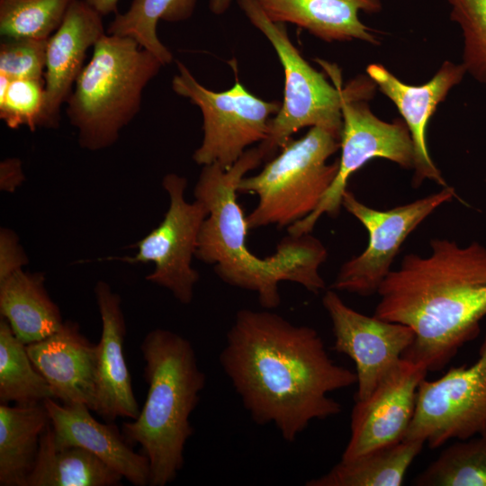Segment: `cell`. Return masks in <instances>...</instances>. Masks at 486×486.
Listing matches in <instances>:
<instances>
[{
    "instance_id": "cell-11",
    "label": "cell",
    "mask_w": 486,
    "mask_h": 486,
    "mask_svg": "<svg viewBox=\"0 0 486 486\" xmlns=\"http://www.w3.org/2000/svg\"><path fill=\"white\" fill-rule=\"evenodd\" d=\"M486 432V333L478 358L451 367L436 380L419 384L415 412L404 439L437 448L450 439Z\"/></svg>"
},
{
    "instance_id": "cell-2",
    "label": "cell",
    "mask_w": 486,
    "mask_h": 486,
    "mask_svg": "<svg viewBox=\"0 0 486 486\" xmlns=\"http://www.w3.org/2000/svg\"><path fill=\"white\" fill-rule=\"evenodd\" d=\"M427 256L407 254L377 293L379 319L404 324L415 334L403 358L428 371L443 369L476 338L486 317V247L433 238Z\"/></svg>"
},
{
    "instance_id": "cell-1",
    "label": "cell",
    "mask_w": 486,
    "mask_h": 486,
    "mask_svg": "<svg viewBox=\"0 0 486 486\" xmlns=\"http://www.w3.org/2000/svg\"><path fill=\"white\" fill-rule=\"evenodd\" d=\"M220 363L254 422L273 423L290 443L312 420L338 414L328 394L357 381L329 357L316 329L268 310L236 313Z\"/></svg>"
},
{
    "instance_id": "cell-28",
    "label": "cell",
    "mask_w": 486,
    "mask_h": 486,
    "mask_svg": "<svg viewBox=\"0 0 486 486\" xmlns=\"http://www.w3.org/2000/svg\"><path fill=\"white\" fill-rule=\"evenodd\" d=\"M72 0H0V33L5 39L48 40Z\"/></svg>"
},
{
    "instance_id": "cell-8",
    "label": "cell",
    "mask_w": 486,
    "mask_h": 486,
    "mask_svg": "<svg viewBox=\"0 0 486 486\" xmlns=\"http://www.w3.org/2000/svg\"><path fill=\"white\" fill-rule=\"evenodd\" d=\"M345 87L341 104V155L337 176L314 212L288 227V234L310 233L323 214L337 217L350 176L369 160L379 158L406 169L414 167L413 141L404 121L384 122L375 116L368 105V100L377 88L371 77L360 76Z\"/></svg>"
},
{
    "instance_id": "cell-7",
    "label": "cell",
    "mask_w": 486,
    "mask_h": 486,
    "mask_svg": "<svg viewBox=\"0 0 486 486\" xmlns=\"http://www.w3.org/2000/svg\"><path fill=\"white\" fill-rule=\"evenodd\" d=\"M248 21L272 44L284 76V99L272 118L267 138L257 146L264 161L276 156L305 127H321L341 137V104L346 93L341 72L335 64L318 59L331 77L314 69L291 41L284 23L271 21L256 0H236Z\"/></svg>"
},
{
    "instance_id": "cell-34",
    "label": "cell",
    "mask_w": 486,
    "mask_h": 486,
    "mask_svg": "<svg viewBox=\"0 0 486 486\" xmlns=\"http://www.w3.org/2000/svg\"><path fill=\"white\" fill-rule=\"evenodd\" d=\"M101 15H105L117 11L119 0H85Z\"/></svg>"
},
{
    "instance_id": "cell-18",
    "label": "cell",
    "mask_w": 486,
    "mask_h": 486,
    "mask_svg": "<svg viewBox=\"0 0 486 486\" xmlns=\"http://www.w3.org/2000/svg\"><path fill=\"white\" fill-rule=\"evenodd\" d=\"M44 405L57 448L82 447L96 455L130 483L136 486L149 485L148 457L134 452L116 426L97 421L85 404L60 405L54 399H47Z\"/></svg>"
},
{
    "instance_id": "cell-10",
    "label": "cell",
    "mask_w": 486,
    "mask_h": 486,
    "mask_svg": "<svg viewBox=\"0 0 486 486\" xmlns=\"http://www.w3.org/2000/svg\"><path fill=\"white\" fill-rule=\"evenodd\" d=\"M454 197V188L447 184L432 194L380 211L363 203L346 189L342 207L365 228L368 244L361 254L340 266L330 288L360 296L377 293L406 238L437 208Z\"/></svg>"
},
{
    "instance_id": "cell-4",
    "label": "cell",
    "mask_w": 486,
    "mask_h": 486,
    "mask_svg": "<svg viewBox=\"0 0 486 486\" xmlns=\"http://www.w3.org/2000/svg\"><path fill=\"white\" fill-rule=\"evenodd\" d=\"M140 350L148 393L139 416L122 424V434L148 457L149 485L166 486L184 466V446L194 432L189 418L206 376L191 342L171 330L149 331Z\"/></svg>"
},
{
    "instance_id": "cell-32",
    "label": "cell",
    "mask_w": 486,
    "mask_h": 486,
    "mask_svg": "<svg viewBox=\"0 0 486 486\" xmlns=\"http://www.w3.org/2000/svg\"><path fill=\"white\" fill-rule=\"evenodd\" d=\"M28 257L19 242L18 236L6 228L0 230V282L23 269Z\"/></svg>"
},
{
    "instance_id": "cell-22",
    "label": "cell",
    "mask_w": 486,
    "mask_h": 486,
    "mask_svg": "<svg viewBox=\"0 0 486 486\" xmlns=\"http://www.w3.org/2000/svg\"><path fill=\"white\" fill-rule=\"evenodd\" d=\"M50 422L44 401L0 404V485L27 486L42 432Z\"/></svg>"
},
{
    "instance_id": "cell-16",
    "label": "cell",
    "mask_w": 486,
    "mask_h": 486,
    "mask_svg": "<svg viewBox=\"0 0 486 486\" xmlns=\"http://www.w3.org/2000/svg\"><path fill=\"white\" fill-rule=\"evenodd\" d=\"M101 16L85 0H72L60 25L48 39L41 126L58 125L60 106L84 68L87 50L105 33Z\"/></svg>"
},
{
    "instance_id": "cell-19",
    "label": "cell",
    "mask_w": 486,
    "mask_h": 486,
    "mask_svg": "<svg viewBox=\"0 0 486 486\" xmlns=\"http://www.w3.org/2000/svg\"><path fill=\"white\" fill-rule=\"evenodd\" d=\"M26 350L55 399L63 404H85L94 411L96 345L80 333L76 323L64 322L48 338L26 345Z\"/></svg>"
},
{
    "instance_id": "cell-36",
    "label": "cell",
    "mask_w": 486,
    "mask_h": 486,
    "mask_svg": "<svg viewBox=\"0 0 486 486\" xmlns=\"http://www.w3.org/2000/svg\"><path fill=\"white\" fill-rule=\"evenodd\" d=\"M485 181H486V177H485Z\"/></svg>"
},
{
    "instance_id": "cell-3",
    "label": "cell",
    "mask_w": 486,
    "mask_h": 486,
    "mask_svg": "<svg viewBox=\"0 0 486 486\" xmlns=\"http://www.w3.org/2000/svg\"><path fill=\"white\" fill-rule=\"evenodd\" d=\"M264 161L259 148L247 149L229 169L202 166L194 187L195 200L208 209L198 237L195 257L212 265L227 284L257 294L266 310L281 303L279 284L288 281L318 294L326 288L320 267L328 257L324 244L310 233L284 237L275 252L260 258L247 248L248 228L237 200L239 181Z\"/></svg>"
},
{
    "instance_id": "cell-15",
    "label": "cell",
    "mask_w": 486,
    "mask_h": 486,
    "mask_svg": "<svg viewBox=\"0 0 486 486\" xmlns=\"http://www.w3.org/2000/svg\"><path fill=\"white\" fill-rule=\"evenodd\" d=\"M366 73L380 91L396 105L410 130L415 153L412 186L418 188L426 180L446 186L445 178L428 152L427 127L437 105L463 80L466 74L464 65L446 60L432 79L421 86L405 84L381 64L369 65Z\"/></svg>"
},
{
    "instance_id": "cell-29",
    "label": "cell",
    "mask_w": 486,
    "mask_h": 486,
    "mask_svg": "<svg viewBox=\"0 0 486 486\" xmlns=\"http://www.w3.org/2000/svg\"><path fill=\"white\" fill-rule=\"evenodd\" d=\"M450 19L461 29L463 65L473 78L486 86V0H446Z\"/></svg>"
},
{
    "instance_id": "cell-25",
    "label": "cell",
    "mask_w": 486,
    "mask_h": 486,
    "mask_svg": "<svg viewBox=\"0 0 486 486\" xmlns=\"http://www.w3.org/2000/svg\"><path fill=\"white\" fill-rule=\"evenodd\" d=\"M196 1L133 0L128 11L115 16L107 33L132 38L163 65L168 64L173 56L158 36V23L160 20L176 22L189 19L194 12Z\"/></svg>"
},
{
    "instance_id": "cell-26",
    "label": "cell",
    "mask_w": 486,
    "mask_h": 486,
    "mask_svg": "<svg viewBox=\"0 0 486 486\" xmlns=\"http://www.w3.org/2000/svg\"><path fill=\"white\" fill-rule=\"evenodd\" d=\"M55 399L53 392L32 362L26 345L16 338L8 321L0 320V402L30 405Z\"/></svg>"
},
{
    "instance_id": "cell-24",
    "label": "cell",
    "mask_w": 486,
    "mask_h": 486,
    "mask_svg": "<svg viewBox=\"0 0 486 486\" xmlns=\"http://www.w3.org/2000/svg\"><path fill=\"white\" fill-rule=\"evenodd\" d=\"M421 440L403 439L350 460H341L307 486H400L424 446Z\"/></svg>"
},
{
    "instance_id": "cell-9",
    "label": "cell",
    "mask_w": 486,
    "mask_h": 486,
    "mask_svg": "<svg viewBox=\"0 0 486 486\" xmlns=\"http://www.w3.org/2000/svg\"><path fill=\"white\" fill-rule=\"evenodd\" d=\"M176 65L174 92L198 106L203 118V138L194 160L230 168L249 146L267 138L271 116L278 112L281 103L256 96L238 79L230 88L214 92L201 85L182 62Z\"/></svg>"
},
{
    "instance_id": "cell-6",
    "label": "cell",
    "mask_w": 486,
    "mask_h": 486,
    "mask_svg": "<svg viewBox=\"0 0 486 486\" xmlns=\"http://www.w3.org/2000/svg\"><path fill=\"white\" fill-rule=\"evenodd\" d=\"M340 139L331 130L311 127L301 139H291L258 174L245 176L238 194L258 197L246 216L248 230L288 228L312 213L337 176L338 158L327 161L340 149Z\"/></svg>"
},
{
    "instance_id": "cell-30",
    "label": "cell",
    "mask_w": 486,
    "mask_h": 486,
    "mask_svg": "<svg viewBox=\"0 0 486 486\" xmlns=\"http://www.w3.org/2000/svg\"><path fill=\"white\" fill-rule=\"evenodd\" d=\"M45 86L41 79H10L0 75V118L11 129L41 126Z\"/></svg>"
},
{
    "instance_id": "cell-17",
    "label": "cell",
    "mask_w": 486,
    "mask_h": 486,
    "mask_svg": "<svg viewBox=\"0 0 486 486\" xmlns=\"http://www.w3.org/2000/svg\"><path fill=\"white\" fill-rule=\"evenodd\" d=\"M94 294L102 320V334L96 345L94 411L107 421L119 417L135 419L140 410L123 355L126 324L122 300L104 281L97 282Z\"/></svg>"
},
{
    "instance_id": "cell-33",
    "label": "cell",
    "mask_w": 486,
    "mask_h": 486,
    "mask_svg": "<svg viewBox=\"0 0 486 486\" xmlns=\"http://www.w3.org/2000/svg\"><path fill=\"white\" fill-rule=\"evenodd\" d=\"M22 163L18 158H6L0 163V189L13 193L24 181Z\"/></svg>"
},
{
    "instance_id": "cell-12",
    "label": "cell",
    "mask_w": 486,
    "mask_h": 486,
    "mask_svg": "<svg viewBox=\"0 0 486 486\" xmlns=\"http://www.w3.org/2000/svg\"><path fill=\"white\" fill-rule=\"evenodd\" d=\"M162 186L169 198L163 220L137 242L135 256L113 259L130 264L154 263V270L147 275V281L167 289L181 303L189 304L200 278L192 266V260L195 257L199 233L209 212L202 202L185 200L186 178L168 174L163 178Z\"/></svg>"
},
{
    "instance_id": "cell-20",
    "label": "cell",
    "mask_w": 486,
    "mask_h": 486,
    "mask_svg": "<svg viewBox=\"0 0 486 486\" xmlns=\"http://www.w3.org/2000/svg\"><path fill=\"white\" fill-rule=\"evenodd\" d=\"M274 22L292 23L328 41L363 40L378 44L377 37L359 19V13L382 11L381 0H256Z\"/></svg>"
},
{
    "instance_id": "cell-23",
    "label": "cell",
    "mask_w": 486,
    "mask_h": 486,
    "mask_svg": "<svg viewBox=\"0 0 486 486\" xmlns=\"http://www.w3.org/2000/svg\"><path fill=\"white\" fill-rule=\"evenodd\" d=\"M123 477L91 452L57 448L50 422L41 434L27 486H116Z\"/></svg>"
},
{
    "instance_id": "cell-14",
    "label": "cell",
    "mask_w": 486,
    "mask_h": 486,
    "mask_svg": "<svg viewBox=\"0 0 486 486\" xmlns=\"http://www.w3.org/2000/svg\"><path fill=\"white\" fill-rule=\"evenodd\" d=\"M428 372L422 364L402 357L367 399L356 400L351 412V435L341 460L404 439L415 412L419 384Z\"/></svg>"
},
{
    "instance_id": "cell-21",
    "label": "cell",
    "mask_w": 486,
    "mask_h": 486,
    "mask_svg": "<svg viewBox=\"0 0 486 486\" xmlns=\"http://www.w3.org/2000/svg\"><path fill=\"white\" fill-rule=\"evenodd\" d=\"M42 273L17 271L0 282V314L25 345L42 340L62 328L57 304L50 299Z\"/></svg>"
},
{
    "instance_id": "cell-27",
    "label": "cell",
    "mask_w": 486,
    "mask_h": 486,
    "mask_svg": "<svg viewBox=\"0 0 486 486\" xmlns=\"http://www.w3.org/2000/svg\"><path fill=\"white\" fill-rule=\"evenodd\" d=\"M417 486H486V432L459 439L413 480Z\"/></svg>"
},
{
    "instance_id": "cell-5",
    "label": "cell",
    "mask_w": 486,
    "mask_h": 486,
    "mask_svg": "<svg viewBox=\"0 0 486 486\" xmlns=\"http://www.w3.org/2000/svg\"><path fill=\"white\" fill-rule=\"evenodd\" d=\"M93 49L67 100V115L80 146L100 150L138 114L145 87L164 65L130 37L104 33Z\"/></svg>"
},
{
    "instance_id": "cell-35",
    "label": "cell",
    "mask_w": 486,
    "mask_h": 486,
    "mask_svg": "<svg viewBox=\"0 0 486 486\" xmlns=\"http://www.w3.org/2000/svg\"><path fill=\"white\" fill-rule=\"evenodd\" d=\"M232 0H209L210 11L216 15H220L226 13Z\"/></svg>"
},
{
    "instance_id": "cell-13",
    "label": "cell",
    "mask_w": 486,
    "mask_h": 486,
    "mask_svg": "<svg viewBox=\"0 0 486 486\" xmlns=\"http://www.w3.org/2000/svg\"><path fill=\"white\" fill-rule=\"evenodd\" d=\"M322 304L332 323L333 349L356 364L355 400H364L400 364L414 341V331L404 324L356 311L331 288L325 292Z\"/></svg>"
},
{
    "instance_id": "cell-31",
    "label": "cell",
    "mask_w": 486,
    "mask_h": 486,
    "mask_svg": "<svg viewBox=\"0 0 486 486\" xmlns=\"http://www.w3.org/2000/svg\"><path fill=\"white\" fill-rule=\"evenodd\" d=\"M48 40L6 39L0 46V75L10 79H41Z\"/></svg>"
}]
</instances>
